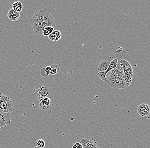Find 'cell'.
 <instances>
[{
	"label": "cell",
	"instance_id": "obj_20",
	"mask_svg": "<svg viewBox=\"0 0 150 148\" xmlns=\"http://www.w3.org/2000/svg\"><path fill=\"white\" fill-rule=\"evenodd\" d=\"M51 67L50 66H47L45 67V72L47 76H48L49 74H50V71H51Z\"/></svg>",
	"mask_w": 150,
	"mask_h": 148
},
{
	"label": "cell",
	"instance_id": "obj_12",
	"mask_svg": "<svg viewBox=\"0 0 150 148\" xmlns=\"http://www.w3.org/2000/svg\"><path fill=\"white\" fill-rule=\"evenodd\" d=\"M48 38L51 41L57 42L62 38V33L59 30H54L49 35Z\"/></svg>",
	"mask_w": 150,
	"mask_h": 148
},
{
	"label": "cell",
	"instance_id": "obj_9",
	"mask_svg": "<svg viewBox=\"0 0 150 148\" xmlns=\"http://www.w3.org/2000/svg\"><path fill=\"white\" fill-rule=\"evenodd\" d=\"M138 114L141 117H145L150 114V108L147 104L142 103L138 107L137 109Z\"/></svg>",
	"mask_w": 150,
	"mask_h": 148
},
{
	"label": "cell",
	"instance_id": "obj_10",
	"mask_svg": "<svg viewBox=\"0 0 150 148\" xmlns=\"http://www.w3.org/2000/svg\"><path fill=\"white\" fill-rule=\"evenodd\" d=\"M51 100L49 98H45L40 101L39 108L41 110H46L49 108Z\"/></svg>",
	"mask_w": 150,
	"mask_h": 148
},
{
	"label": "cell",
	"instance_id": "obj_11",
	"mask_svg": "<svg viewBox=\"0 0 150 148\" xmlns=\"http://www.w3.org/2000/svg\"><path fill=\"white\" fill-rule=\"evenodd\" d=\"M8 18L12 21H16L20 16V13L16 12L12 8L9 10L7 13Z\"/></svg>",
	"mask_w": 150,
	"mask_h": 148
},
{
	"label": "cell",
	"instance_id": "obj_19",
	"mask_svg": "<svg viewBox=\"0 0 150 148\" xmlns=\"http://www.w3.org/2000/svg\"><path fill=\"white\" fill-rule=\"evenodd\" d=\"M98 76L100 79H101L103 81H105V82H108L107 79L106 78V76H105L103 74V72H99L98 74Z\"/></svg>",
	"mask_w": 150,
	"mask_h": 148
},
{
	"label": "cell",
	"instance_id": "obj_14",
	"mask_svg": "<svg viewBox=\"0 0 150 148\" xmlns=\"http://www.w3.org/2000/svg\"><path fill=\"white\" fill-rule=\"evenodd\" d=\"M118 60L117 59H114L110 62V64L108 67L107 70L105 72H103L104 76H106V74L109 72L112 71L113 69H114L115 67H117V64H118Z\"/></svg>",
	"mask_w": 150,
	"mask_h": 148
},
{
	"label": "cell",
	"instance_id": "obj_21",
	"mask_svg": "<svg viewBox=\"0 0 150 148\" xmlns=\"http://www.w3.org/2000/svg\"><path fill=\"white\" fill-rule=\"evenodd\" d=\"M72 148H83V147L80 142H77L74 144Z\"/></svg>",
	"mask_w": 150,
	"mask_h": 148
},
{
	"label": "cell",
	"instance_id": "obj_22",
	"mask_svg": "<svg viewBox=\"0 0 150 148\" xmlns=\"http://www.w3.org/2000/svg\"><path fill=\"white\" fill-rule=\"evenodd\" d=\"M1 93H0V98H1Z\"/></svg>",
	"mask_w": 150,
	"mask_h": 148
},
{
	"label": "cell",
	"instance_id": "obj_2",
	"mask_svg": "<svg viewBox=\"0 0 150 148\" xmlns=\"http://www.w3.org/2000/svg\"><path fill=\"white\" fill-rule=\"evenodd\" d=\"M33 92L35 98L38 101H41L45 98H49L51 100L54 97L51 88L43 81H39L35 84Z\"/></svg>",
	"mask_w": 150,
	"mask_h": 148
},
{
	"label": "cell",
	"instance_id": "obj_3",
	"mask_svg": "<svg viewBox=\"0 0 150 148\" xmlns=\"http://www.w3.org/2000/svg\"><path fill=\"white\" fill-rule=\"evenodd\" d=\"M13 108V102L12 100L7 96L2 94L0 98V113H10Z\"/></svg>",
	"mask_w": 150,
	"mask_h": 148
},
{
	"label": "cell",
	"instance_id": "obj_13",
	"mask_svg": "<svg viewBox=\"0 0 150 148\" xmlns=\"http://www.w3.org/2000/svg\"><path fill=\"white\" fill-rule=\"evenodd\" d=\"M110 61L103 60L99 63L98 67V72H105L107 70L108 67L110 64Z\"/></svg>",
	"mask_w": 150,
	"mask_h": 148
},
{
	"label": "cell",
	"instance_id": "obj_6",
	"mask_svg": "<svg viewBox=\"0 0 150 148\" xmlns=\"http://www.w3.org/2000/svg\"><path fill=\"white\" fill-rule=\"evenodd\" d=\"M39 15L42 19L43 28L47 27H53L55 18L48 11L45 10H38Z\"/></svg>",
	"mask_w": 150,
	"mask_h": 148
},
{
	"label": "cell",
	"instance_id": "obj_5",
	"mask_svg": "<svg viewBox=\"0 0 150 148\" xmlns=\"http://www.w3.org/2000/svg\"><path fill=\"white\" fill-rule=\"evenodd\" d=\"M31 25L35 33L38 35L42 34L44 28L38 11L36 12L32 17Z\"/></svg>",
	"mask_w": 150,
	"mask_h": 148
},
{
	"label": "cell",
	"instance_id": "obj_17",
	"mask_svg": "<svg viewBox=\"0 0 150 148\" xmlns=\"http://www.w3.org/2000/svg\"><path fill=\"white\" fill-rule=\"evenodd\" d=\"M51 67L50 74L52 75H55L59 73L60 71V67L58 64H53L50 66Z\"/></svg>",
	"mask_w": 150,
	"mask_h": 148
},
{
	"label": "cell",
	"instance_id": "obj_23",
	"mask_svg": "<svg viewBox=\"0 0 150 148\" xmlns=\"http://www.w3.org/2000/svg\"><path fill=\"white\" fill-rule=\"evenodd\" d=\"M34 148H37V147H34ZM43 148H47L46 147H44Z\"/></svg>",
	"mask_w": 150,
	"mask_h": 148
},
{
	"label": "cell",
	"instance_id": "obj_8",
	"mask_svg": "<svg viewBox=\"0 0 150 148\" xmlns=\"http://www.w3.org/2000/svg\"><path fill=\"white\" fill-rule=\"evenodd\" d=\"M12 115L10 113H0V130L6 125L11 124Z\"/></svg>",
	"mask_w": 150,
	"mask_h": 148
},
{
	"label": "cell",
	"instance_id": "obj_15",
	"mask_svg": "<svg viewBox=\"0 0 150 148\" xmlns=\"http://www.w3.org/2000/svg\"><path fill=\"white\" fill-rule=\"evenodd\" d=\"M13 9L16 12L20 13L23 9V5L21 1H16L13 4Z\"/></svg>",
	"mask_w": 150,
	"mask_h": 148
},
{
	"label": "cell",
	"instance_id": "obj_7",
	"mask_svg": "<svg viewBox=\"0 0 150 148\" xmlns=\"http://www.w3.org/2000/svg\"><path fill=\"white\" fill-rule=\"evenodd\" d=\"M83 148H99L97 142L94 139L89 137H83L81 139Z\"/></svg>",
	"mask_w": 150,
	"mask_h": 148
},
{
	"label": "cell",
	"instance_id": "obj_1",
	"mask_svg": "<svg viewBox=\"0 0 150 148\" xmlns=\"http://www.w3.org/2000/svg\"><path fill=\"white\" fill-rule=\"evenodd\" d=\"M107 80L108 86L113 89H124L127 87L126 78L119 60L117 67L112 70Z\"/></svg>",
	"mask_w": 150,
	"mask_h": 148
},
{
	"label": "cell",
	"instance_id": "obj_18",
	"mask_svg": "<svg viewBox=\"0 0 150 148\" xmlns=\"http://www.w3.org/2000/svg\"><path fill=\"white\" fill-rule=\"evenodd\" d=\"M45 147V143L42 139L38 140L36 142V147L37 148H43Z\"/></svg>",
	"mask_w": 150,
	"mask_h": 148
},
{
	"label": "cell",
	"instance_id": "obj_24",
	"mask_svg": "<svg viewBox=\"0 0 150 148\" xmlns=\"http://www.w3.org/2000/svg\"><path fill=\"white\" fill-rule=\"evenodd\" d=\"M0 60H1V59H0Z\"/></svg>",
	"mask_w": 150,
	"mask_h": 148
},
{
	"label": "cell",
	"instance_id": "obj_16",
	"mask_svg": "<svg viewBox=\"0 0 150 148\" xmlns=\"http://www.w3.org/2000/svg\"><path fill=\"white\" fill-rule=\"evenodd\" d=\"M54 31V28L52 27H47L44 28L42 34L45 36H48Z\"/></svg>",
	"mask_w": 150,
	"mask_h": 148
},
{
	"label": "cell",
	"instance_id": "obj_4",
	"mask_svg": "<svg viewBox=\"0 0 150 148\" xmlns=\"http://www.w3.org/2000/svg\"><path fill=\"white\" fill-rule=\"evenodd\" d=\"M119 61L120 63L125 78H126L127 86H129L131 83L132 78H133V68L131 64L126 60L122 59L120 60Z\"/></svg>",
	"mask_w": 150,
	"mask_h": 148
}]
</instances>
